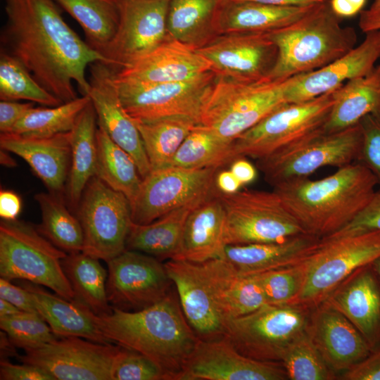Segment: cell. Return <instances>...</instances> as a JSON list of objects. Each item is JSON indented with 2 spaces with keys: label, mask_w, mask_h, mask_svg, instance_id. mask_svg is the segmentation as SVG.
I'll use <instances>...</instances> for the list:
<instances>
[{
  "label": "cell",
  "mask_w": 380,
  "mask_h": 380,
  "mask_svg": "<svg viewBox=\"0 0 380 380\" xmlns=\"http://www.w3.org/2000/svg\"><path fill=\"white\" fill-rule=\"evenodd\" d=\"M0 51L17 58L62 103L89 95L87 68L105 58L63 20L54 0H4Z\"/></svg>",
  "instance_id": "6da1fadb"
},
{
  "label": "cell",
  "mask_w": 380,
  "mask_h": 380,
  "mask_svg": "<svg viewBox=\"0 0 380 380\" xmlns=\"http://www.w3.org/2000/svg\"><path fill=\"white\" fill-rule=\"evenodd\" d=\"M96 322L110 343L149 357L163 369L167 380H180L200 339L184 316L177 293L172 291L142 310L113 308L108 314L96 315Z\"/></svg>",
  "instance_id": "7a4b0ae2"
},
{
  "label": "cell",
  "mask_w": 380,
  "mask_h": 380,
  "mask_svg": "<svg viewBox=\"0 0 380 380\" xmlns=\"http://www.w3.org/2000/svg\"><path fill=\"white\" fill-rule=\"evenodd\" d=\"M373 174L355 162L317 180L295 179L273 187L307 234L324 239L350 222L371 199Z\"/></svg>",
  "instance_id": "3957f363"
},
{
  "label": "cell",
  "mask_w": 380,
  "mask_h": 380,
  "mask_svg": "<svg viewBox=\"0 0 380 380\" xmlns=\"http://www.w3.org/2000/svg\"><path fill=\"white\" fill-rule=\"evenodd\" d=\"M328 1L298 20L268 32L277 49L267 77L285 80L324 67L355 47V30L341 25Z\"/></svg>",
  "instance_id": "277c9868"
},
{
  "label": "cell",
  "mask_w": 380,
  "mask_h": 380,
  "mask_svg": "<svg viewBox=\"0 0 380 380\" xmlns=\"http://www.w3.org/2000/svg\"><path fill=\"white\" fill-rule=\"evenodd\" d=\"M165 264L186 320L202 340L224 336L230 317L229 290L238 277L223 258L203 262L169 260Z\"/></svg>",
  "instance_id": "5b68a950"
},
{
  "label": "cell",
  "mask_w": 380,
  "mask_h": 380,
  "mask_svg": "<svg viewBox=\"0 0 380 380\" xmlns=\"http://www.w3.org/2000/svg\"><path fill=\"white\" fill-rule=\"evenodd\" d=\"M296 76L279 80L265 77L253 81L217 77L203 106L200 124L225 139L234 141L288 103L286 91Z\"/></svg>",
  "instance_id": "8992f818"
},
{
  "label": "cell",
  "mask_w": 380,
  "mask_h": 380,
  "mask_svg": "<svg viewBox=\"0 0 380 380\" xmlns=\"http://www.w3.org/2000/svg\"><path fill=\"white\" fill-rule=\"evenodd\" d=\"M67 254L41 234L36 226L18 219H1V277L27 281L47 287L67 300H75L61 263Z\"/></svg>",
  "instance_id": "52a82bcc"
},
{
  "label": "cell",
  "mask_w": 380,
  "mask_h": 380,
  "mask_svg": "<svg viewBox=\"0 0 380 380\" xmlns=\"http://www.w3.org/2000/svg\"><path fill=\"white\" fill-rule=\"evenodd\" d=\"M362 130L357 124L328 133L321 129L292 145L257 160V167L273 187L289 180L308 177L319 168H338L356 162Z\"/></svg>",
  "instance_id": "ba28073f"
},
{
  "label": "cell",
  "mask_w": 380,
  "mask_h": 380,
  "mask_svg": "<svg viewBox=\"0 0 380 380\" xmlns=\"http://www.w3.org/2000/svg\"><path fill=\"white\" fill-rule=\"evenodd\" d=\"M216 194L225 210L227 245L277 242L307 234L274 191L239 190Z\"/></svg>",
  "instance_id": "9c48e42d"
},
{
  "label": "cell",
  "mask_w": 380,
  "mask_h": 380,
  "mask_svg": "<svg viewBox=\"0 0 380 380\" xmlns=\"http://www.w3.org/2000/svg\"><path fill=\"white\" fill-rule=\"evenodd\" d=\"M379 257V232L321 239L305 259V282L292 304L318 305L355 271Z\"/></svg>",
  "instance_id": "30bf717a"
},
{
  "label": "cell",
  "mask_w": 380,
  "mask_h": 380,
  "mask_svg": "<svg viewBox=\"0 0 380 380\" xmlns=\"http://www.w3.org/2000/svg\"><path fill=\"white\" fill-rule=\"evenodd\" d=\"M307 308L297 304H266L230 319L224 336L247 357L280 362L286 348L307 331Z\"/></svg>",
  "instance_id": "8fae6325"
},
{
  "label": "cell",
  "mask_w": 380,
  "mask_h": 380,
  "mask_svg": "<svg viewBox=\"0 0 380 380\" xmlns=\"http://www.w3.org/2000/svg\"><path fill=\"white\" fill-rule=\"evenodd\" d=\"M334 91L286 103L267 115L234 141L236 158H265L323 129L334 103Z\"/></svg>",
  "instance_id": "7c38bea8"
},
{
  "label": "cell",
  "mask_w": 380,
  "mask_h": 380,
  "mask_svg": "<svg viewBox=\"0 0 380 380\" xmlns=\"http://www.w3.org/2000/svg\"><path fill=\"white\" fill-rule=\"evenodd\" d=\"M75 212L84 234L83 253L108 262L126 250L132 220L130 202L123 194L94 176Z\"/></svg>",
  "instance_id": "4fadbf2b"
},
{
  "label": "cell",
  "mask_w": 380,
  "mask_h": 380,
  "mask_svg": "<svg viewBox=\"0 0 380 380\" xmlns=\"http://www.w3.org/2000/svg\"><path fill=\"white\" fill-rule=\"evenodd\" d=\"M217 170L175 166L152 170L131 204L132 222L148 224L175 209L202 203L215 191Z\"/></svg>",
  "instance_id": "5bb4252c"
},
{
  "label": "cell",
  "mask_w": 380,
  "mask_h": 380,
  "mask_svg": "<svg viewBox=\"0 0 380 380\" xmlns=\"http://www.w3.org/2000/svg\"><path fill=\"white\" fill-rule=\"evenodd\" d=\"M121 102L137 120H153L171 116L200 118L217 76L208 71L191 80L171 83L146 84L118 79Z\"/></svg>",
  "instance_id": "9a60e30c"
},
{
  "label": "cell",
  "mask_w": 380,
  "mask_h": 380,
  "mask_svg": "<svg viewBox=\"0 0 380 380\" xmlns=\"http://www.w3.org/2000/svg\"><path fill=\"white\" fill-rule=\"evenodd\" d=\"M122 347L77 336L58 337L18 355L21 362L45 370L54 380H113L116 358Z\"/></svg>",
  "instance_id": "2e32d148"
},
{
  "label": "cell",
  "mask_w": 380,
  "mask_h": 380,
  "mask_svg": "<svg viewBox=\"0 0 380 380\" xmlns=\"http://www.w3.org/2000/svg\"><path fill=\"white\" fill-rule=\"evenodd\" d=\"M106 262V292L113 308L142 310L172 291L173 284L165 264L153 256L126 249Z\"/></svg>",
  "instance_id": "e0dca14e"
},
{
  "label": "cell",
  "mask_w": 380,
  "mask_h": 380,
  "mask_svg": "<svg viewBox=\"0 0 380 380\" xmlns=\"http://www.w3.org/2000/svg\"><path fill=\"white\" fill-rule=\"evenodd\" d=\"M170 0H118L119 25L102 53L115 72L146 55L167 37Z\"/></svg>",
  "instance_id": "ac0fdd59"
},
{
  "label": "cell",
  "mask_w": 380,
  "mask_h": 380,
  "mask_svg": "<svg viewBox=\"0 0 380 380\" xmlns=\"http://www.w3.org/2000/svg\"><path fill=\"white\" fill-rule=\"evenodd\" d=\"M197 51L210 63L217 77L236 81L267 77L277 56L268 32L222 34Z\"/></svg>",
  "instance_id": "d6986e66"
},
{
  "label": "cell",
  "mask_w": 380,
  "mask_h": 380,
  "mask_svg": "<svg viewBox=\"0 0 380 380\" xmlns=\"http://www.w3.org/2000/svg\"><path fill=\"white\" fill-rule=\"evenodd\" d=\"M280 362L258 360L241 354L224 336L199 339L180 380H284Z\"/></svg>",
  "instance_id": "ffe728a7"
},
{
  "label": "cell",
  "mask_w": 380,
  "mask_h": 380,
  "mask_svg": "<svg viewBox=\"0 0 380 380\" xmlns=\"http://www.w3.org/2000/svg\"><path fill=\"white\" fill-rule=\"evenodd\" d=\"M89 96L98 127L134 159L141 179L151 171L139 131L125 110L118 93L115 70L103 61L89 66Z\"/></svg>",
  "instance_id": "44dd1931"
},
{
  "label": "cell",
  "mask_w": 380,
  "mask_h": 380,
  "mask_svg": "<svg viewBox=\"0 0 380 380\" xmlns=\"http://www.w3.org/2000/svg\"><path fill=\"white\" fill-rule=\"evenodd\" d=\"M380 58V30L366 32L357 47L327 65L298 75L286 91L289 103L305 102L332 91L351 79L370 72Z\"/></svg>",
  "instance_id": "7402d4cb"
},
{
  "label": "cell",
  "mask_w": 380,
  "mask_h": 380,
  "mask_svg": "<svg viewBox=\"0 0 380 380\" xmlns=\"http://www.w3.org/2000/svg\"><path fill=\"white\" fill-rule=\"evenodd\" d=\"M211 71L197 50L168 37L150 52L115 72L121 80L146 84L180 82Z\"/></svg>",
  "instance_id": "603a6c76"
},
{
  "label": "cell",
  "mask_w": 380,
  "mask_h": 380,
  "mask_svg": "<svg viewBox=\"0 0 380 380\" xmlns=\"http://www.w3.org/2000/svg\"><path fill=\"white\" fill-rule=\"evenodd\" d=\"M322 303L345 316L372 350L380 346V279L372 263L355 271Z\"/></svg>",
  "instance_id": "cb8c5ba5"
},
{
  "label": "cell",
  "mask_w": 380,
  "mask_h": 380,
  "mask_svg": "<svg viewBox=\"0 0 380 380\" xmlns=\"http://www.w3.org/2000/svg\"><path fill=\"white\" fill-rule=\"evenodd\" d=\"M0 146L22 158L49 192L62 197L70 167V132L50 137L1 133Z\"/></svg>",
  "instance_id": "d4e9b609"
},
{
  "label": "cell",
  "mask_w": 380,
  "mask_h": 380,
  "mask_svg": "<svg viewBox=\"0 0 380 380\" xmlns=\"http://www.w3.org/2000/svg\"><path fill=\"white\" fill-rule=\"evenodd\" d=\"M308 332L334 372L348 370L372 350L345 316L323 303L310 318Z\"/></svg>",
  "instance_id": "484cf974"
},
{
  "label": "cell",
  "mask_w": 380,
  "mask_h": 380,
  "mask_svg": "<svg viewBox=\"0 0 380 380\" xmlns=\"http://www.w3.org/2000/svg\"><path fill=\"white\" fill-rule=\"evenodd\" d=\"M226 215L216 194L194 207L188 215L179 245L172 260L203 262L222 258L227 246Z\"/></svg>",
  "instance_id": "4316f807"
},
{
  "label": "cell",
  "mask_w": 380,
  "mask_h": 380,
  "mask_svg": "<svg viewBox=\"0 0 380 380\" xmlns=\"http://www.w3.org/2000/svg\"><path fill=\"white\" fill-rule=\"evenodd\" d=\"M320 240L303 234L277 242L227 245L222 258L239 274H255L301 262L317 248Z\"/></svg>",
  "instance_id": "83f0119b"
},
{
  "label": "cell",
  "mask_w": 380,
  "mask_h": 380,
  "mask_svg": "<svg viewBox=\"0 0 380 380\" xmlns=\"http://www.w3.org/2000/svg\"><path fill=\"white\" fill-rule=\"evenodd\" d=\"M39 286L25 280L22 282V286L32 294L37 312L57 337L77 336L110 343L98 326L97 315L87 305L52 294Z\"/></svg>",
  "instance_id": "f1b7e54d"
},
{
  "label": "cell",
  "mask_w": 380,
  "mask_h": 380,
  "mask_svg": "<svg viewBox=\"0 0 380 380\" xmlns=\"http://www.w3.org/2000/svg\"><path fill=\"white\" fill-rule=\"evenodd\" d=\"M229 0H170V37L197 50L221 34L220 20Z\"/></svg>",
  "instance_id": "f546056e"
},
{
  "label": "cell",
  "mask_w": 380,
  "mask_h": 380,
  "mask_svg": "<svg viewBox=\"0 0 380 380\" xmlns=\"http://www.w3.org/2000/svg\"><path fill=\"white\" fill-rule=\"evenodd\" d=\"M334 103L324 125L328 133L347 129L369 114L380 115V64L334 91Z\"/></svg>",
  "instance_id": "4dcf8cb0"
},
{
  "label": "cell",
  "mask_w": 380,
  "mask_h": 380,
  "mask_svg": "<svg viewBox=\"0 0 380 380\" xmlns=\"http://www.w3.org/2000/svg\"><path fill=\"white\" fill-rule=\"evenodd\" d=\"M317 5L275 6L254 1L229 0L221 17V34L270 32L298 20Z\"/></svg>",
  "instance_id": "1f68e13d"
},
{
  "label": "cell",
  "mask_w": 380,
  "mask_h": 380,
  "mask_svg": "<svg viewBox=\"0 0 380 380\" xmlns=\"http://www.w3.org/2000/svg\"><path fill=\"white\" fill-rule=\"evenodd\" d=\"M96 125V111L90 101L70 131L71 159L65 191L68 203L75 211L87 183L95 176Z\"/></svg>",
  "instance_id": "d6a6232c"
},
{
  "label": "cell",
  "mask_w": 380,
  "mask_h": 380,
  "mask_svg": "<svg viewBox=\"0 0 380 380\" xmlns=\"http://www.w3.org/2000/svg\"><path fill=\"white\" fill-rule=\"evenodd\" d=\"M198 205L175 209L148 224L132 222L126 249L141 252L160 260H172L179 248L186 218Z\"/></svg>",
  "instance_id": "836d02e7"
},
{
  "label": "cell",
  "mask_w": 380,
  "mask_h": 380,
  "mask_svg": "<svg viewBox=\"0 0 380 380\" xmlns=\"http://www.w3.org/2000/svg\"><path fill=\"white\" fill-rule=\"evenodd\" d=\"M63 270L75 293V300L97 315L111 312L106 292L108 271L99 259L83 252L68 253L61 261Z\"/></svg>",
  "instance_id": "e575fe53"
},
{
  "label": "cell",
  "mask_w": 380,
  "mask_h": 380,
  "mask_svg": "<svg viewBox=\"0 0 380 380\" xmlns=\"http://www.w3.org/2000/svg\"><path fill=\"white\" fill-rule=\"evenodd\" d=\"M133 120L141 134L151 170L168 166L186 137L199 124L187 116Z\"/></svg>",
  "instance_id": "d590c367"
},
{
  "label": "cell",
  "mask_w": 380,
  "mask_h": 380,
  "mask_svg": "<svg viewBox=\"0 0 380 380\" xmlns=\"http://www.w3.org/2000/svg\"><path fill=\"white\" fill-rule=\"evenodd\" d=\"M54 1L79 23L85 34V42L101 55L118 30V0Z\"/></svg>",
  "instance_id": "8d00e7d4"
},
{
  "label": "cell",
  "mask_w": 380,
  "mask_h": 380,
  "mask_svg": "<svg viewBox=\"0 0 380 380\" xmlns=\"http://www.w3.org/2000/svg\"><path fill=\"white\" fill-rule=\"evenodd\" d=\"M96 144L95 176L113 189L123 194L132 204L142 181L135 161L100 127L96 129Z\"/></svg>",
  "instance_id": "74e56055"
},
{
  "label": "cell",
  "mask_w": 380,
  "mask_h": 380,
  "mask_svg": "<svg viewBox=\"0 0 380 380\" xmlns=\"http://www.w3.org/2000/svg\"><path fill=\"white\" fill-rule=\"evenodd\" d=\"M42 222L36 225L41 234L66 253L82 252L84 234L77 215L65 206L62 197L50 192L35 195Z\"/></svg>",
  "instance_id": "f35d334b"
},
{
  "label": "cell",
  "mask_w": 380,
  "mask_h": 380,
  "mask_svg": "<svg viewBox=\"0 0 380 380\" xmlns=\"http://www.w3.org/2000/svg\"><path fill=\"white\" fill-rule=\"evenodd\" d=\"M233 142L198 124L186 137L168 166L218 168L236 159Z\"/></svg>",
  "instance_id": "ab89813d"
},
{
  "label": "cell",
  "mask_w": 380,
  "mask_h": 380,
  "mask_svg": "<svg viewBox=\"0 0 380 380\" xmlns=\"http://www.w3.org/2000/svg\"><path fill=\"white\" fill-rule=\"evenodd\" d=\"M90 101L89 96L86 95L56 106L32 107L11 132L32 137H50L70 132Z\"/></svg>",
  "instance_id": "60d3db41"
},
{
  "label": "cell",
  "mask_w": 380,
  "mask_h": 380,
  "mask_svg": "<svg viewBox=\"0 0 380 380\" xmlns=\"http://www.w3.org/2000/svg\"><path fill=\"white\" fill-rule=\"evenodd\" d=\"M0 100H26L44 106L62 103L44 89L17 58L0 51Z\"/></svg>",
  "instance_id": "b9f144b4"
},
{
  "label": "cell",
  "mask_w": 380,
  "mask_h": 380,
  "mask_svg": "<svg viewBox=\"0 0 380 380\" xmlns=\"http://www.w3.org/2000/svg\"><path fill=\"white\" fill-rule=\"evenodd\" d=\"M280 362L288 379L292 380H329L335 379L314 344L308 330L294 340L284 352Z\"/></svg>",
  "instance_id": "7bdbcfd3"
},
{
  "label": "cell",
  "mask_w": 380,
  "mask_h": 380,
  "mask_svg": "<svg viewBox=\"0 0 380 380\" xmlns=\"http://www.w3.org/2000/svg\"><path fill=\"white\" fill-rule=\"evenodd\" d=\"M305 259L288 267L255 274L268 304H292L295 301L305 282Z\"/></svg>",
  "instance_id": "ee69618b"
},
{
  "label": "cell",
  "mask_w": 380,
  "mask_h": 380,
  "mask_svg": "<svg viewBox=\"0 0 380 380\" xmlns=\"http://www.w3.org/2000/svg\"><path fill=\"white\" fill-rule=\"evenodd\" d=\"M0 328L15 347L23 350L37 348L58 338L37 312L23 311L12 316L0 317Z\"/></svg>",
  "instance_id": "f6af8a7d"
},
{
  "label": "cell",
  "mask_w": 380,
  "mask_h": 380,
  "mask_svg": "<svg viewBox=\"0 0 380 380\" xmlns=\"http://www.w3.org/2000/svg\"><path fill=\"white\" fill-rule=\"evenodd\" d=\"M266 304L265 294L255 275L239 274L228 292L230 319L253 312Z\"/></svg>",
  "instance_id": "bcb514c9"
},
{
  "label": "cell",
  "mask_w": 380,
  "mask_h": 380,
  "mask_svg": "<svg viewBox=\"0 0 380 380\" xmlns=\"http://www.w3.org/2000/svg\"><path fill=\"white\" fill-rule=\"evenodd\" d=\"M113 380H167V377L149 357L122 347L114 365Z\"/></svg>",
  "instance_id": "7dc6e473"
},
{
  "label": "cell",
  "mask_w": 380,
  "mask_h": 380,
  "mask_svg": "<svg viewBox=\"0 0 380 380\" xmlns=\"http://www.w3.org/2000/svg\"><path fill=\"white\" fill-rule=\"evenodd\" d=\"M359 124L362 139L356 162L373 174L380 187V115L369 114Z\"/></svg>",
  "instance_id": "c3c4849f"
},
{
  "label": "cell",
  "mask_w": 380,
  "mask_h": 380,
  "mask_svg": "<svg viewBox=\"0 0 380 380\" xmlns=\"http://www.w3.org/2000/svg\"><path fill=\"white\" fill-rule=\"evenodd\" d=\"M371 232H380V189L376 191L367 204L343 227L322 239H335Z\"/></svg>",
  "instance_id": "681fc988"
},
{
  "label": "cell",
  "mask_w": 380,
  "mask_h": 380,
  "mask_svg": "<svg viewBox=\"0 0 380 380\" xmlns=\"http://www.w3.org/2000/svg\"><path fill=\"white\" fill-rule=\"evenodd\" d=\"M1 380H54L43 369L32 364H13L6 359L0 361Z\"/></svg>",
  "instance_id": "f907efd6"
},
{
  "label": "cell",
  "mask_w": 380,
  "mask_h": 380,
  "mask_svg": "<svg viewBox=\"0 0 380 380\" xmlns=\"http://www.w3.org/2000/svg\"><path fill=\"white\" fill-rule=\"evenodd\" d=\"M342 377L346 380H380V346L346 371Z\"/></svg>",
  "instance_id": "816d5d0a"
},
{
  "label": "cell",
  "mask_w": 380,
  "mask_h": 380,
  "mask_svg": "<svg viewBox=\"0 0 380 380\" xmlns=\"http://www.w3.org/2000/svg\"><path fill=\"white\" fill-rule=\"evenodd\" d=\"M4 278H0V298H3L22 311L37 312L32 294L23 286H16Z\"/></svg>",
  "instance_id": "f5cc1de1"
},
{
  "label": "cell",
  "mask_w": 380,
  "mask_h": 380,
  "mask_svg": "<svg viewBox=\"0 0 380 380\" xmlns=\"http://www.w3.org/2000/svg\"><path fill=\"white\" fill-rule=\"evenodd\" d=\"M32 107V102L20 103L13 101H0L1 133L11 132L16 123Z\"/></svg>",
  "instance_id": "db71d44e"
},
{
  "label": "cell",
  "mask_w": 380,
  "mask_h": 380,
  "mask_svg": "<svg viewBox=\"0 0 380 380\" xmlns=\"http://www.w3.org/2000/svg\"><path fill=\"white\" fill-rule=\"evenodd\" d=\"M21 209L22 201L19 195L11 190L1 189L0 217L2 220H16Z\"/></svg>",
  "instance_id": "11a10c76"
},
{
  "label": "cell",
  "mask_w": 380,
  "mask_h": 380,
  "mask_svg": "<svg viewBox=\"0 0 380 380\" xmlns=\"http://www.w3.org/2000/svg\"><path fill=\"white\" fill-rule=\"evenodd\" d=\"M230 170L242 185L252 182L257 175L255 167L244 159L243 157H239L234 160Z\"/></svg>",
  "instance_id": "9f6ffc18"
},
{
  "label": "cell",
  "mask_w": 380,
  "mask_h": 380,
  "mask_svg": "<svg viewBox=\"0 0 380 380\" xmlns=\"http://www.w3.org/2000/svg\"><path fill=\"white\" fill-rule=\"evenodd\" d=\"M366 0H331L329 5L339 18L351 17L362 11Z\"/></svg>",
  "instance_id": "6f0895ef"
},
{
  "label": "cell",
  "mask_w": 380,
  "mask_h": 380,
  "mask_svg": "<svg viewBox=\"0 0 380 380\" xmlns=\"http://www.w3.org/2000/svg\"><path fill=\"white\" fill-rule=\"evenodd\" d=\"M215 184L217 191L227 194L239 191L242 186L230 170H223L216 175Z\"/></svg>",
  "instance_id": "680465c9"
},
{
  "label": "cell",
  "mask_w": 380,
  "mask_h": 380,
  "mask_svg": "<svg viewBox=\"0 0 380 380\" xmlns=\"http://www.w3.org/2000/svg\"><path fill=\"white\" fill-rule=\"evenodd\" d=\"M359 26L362 32L380 30V15H374L362 10L360 13Z\"/></svg>",
  "instance_id": "91938a15"
},
{
  "label": "cell",
  "mask_w": 380,
  "mask_h": 380,
  "mask_svg": "<svg viewBox=\"0 0 380 380\" xmlns=\"http://www.w3.org/2000/svg\"><path fill=\"white\" fill-rule=\"evenodd\" d=\"M231 1H254L266 4L275 6H305L318 4H322L327 0H231Z\"/></svg>",
  "instance_id": "94428289"
},
{
  "label": "cell",
  "mask_w": 380,
  "mask_h": 380,
  "mask_svg": "<svg viewBox=\"0 0 380 380\" xmlns=\"http://www.w3.org/2000/svg\"><path fill=\"white\" fill-rule=\"evenodd\" d=\"M1 355L3 357V359L5 358V356H14L18 355L15 349V346L11 342L8 335L2 331L1 332Z\"/></svg>",
  "instance_id": "6125c7cd"
},
{
  "label": "cell",
  "mask_w": 380,
  "mask_h": 380,
  "mask_svg": "<svg viewBox=\"0 0 380 380\" xmlns=\"http://www.w3.org/2000/svg\"><path fill=\"white\" fill-rule=\"evenodd\" d=\"M23 312L11 303L0 298V317H8Z\"/></svg>",
  "instance_id": "be15d7a7"
},
{
  "label": "cell",
  "mask_w": 380,
  "mask_h": 380,
  "mask_svg": "<svg viewBox=\"0 0 380 380\" xmlns=\"http://www.w3.org/2000/svg\"><path fill=\"white\" fill-rule=\"evenodd\" d=\"M0 161L3 165L6 167H14L15 165V162L14 159L8 155V151L1 148L0 152Z\"/></svg>",
  "instance_id": "e7e4bbea"
},
{
  "label": "cell",
  "mask_w": 380,
  "mask_h": 380,
  "mask_svg": "<svg viewBox=\"0 0 380 380\" xmlns=\"http://www.w3.org/2000/svg\"><path fill=\"white\" fill-rule=\"evenodd\" d=\"M366 11L371 14L380 15V0H374Z\"/></svg>",
  "instance_id": "03108f58"
},
{
  "label": "cell",
  "mask_w": 380,
  "mask_h": 380,
  "mask_svg": "<svg viewBox=\"0 0 380 380\" xmlns=\"http://www.w3.org/2000/svg\"><path fill=\"white\" fill-rule=\"evenodd\" d=\"M373 267L380 279V257L372 262Z\"/></svg>",
  "instance_id": "003e7915"
}]
</instances>
